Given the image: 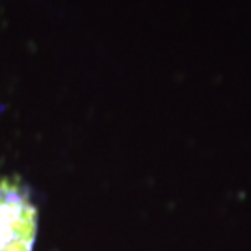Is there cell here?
Returning a JSON list of instances; mask_svg holds the SVG:
<instances>
[{
  "mask_svg": "<svg viewBox=\"0 0 251 251\" xmlns=\"http://www.w3.org/2000/svg\"><path fill=\"white\" fill-rule=\"evenodd\" d=\"M36 233L37 212L28 194L0 180V251H32Z\"/></svg>",
  "mask_w": 251,
  "mask_h": 251,
  "instance_id": "obj_1",
  "label": "cell"
}]
</instances>
